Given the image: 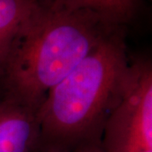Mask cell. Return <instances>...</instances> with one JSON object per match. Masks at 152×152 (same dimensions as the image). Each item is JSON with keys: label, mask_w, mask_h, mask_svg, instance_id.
<instances>
[{"label": "cell", "mask_w": 152, "mask_h": 152, "mask_svg": "<svg viewBox=\"0 0 152 152\" xmlns=\"http://www.w3.org/2000/svg\"><path fill=\"white\" fill-rule=\"evenodd\" d=\"M118 27L90 11L38 0L0 68L2 97L37 112L49 91Z\"/></svg>", "instance_id": "cell-1"}, {"label": "cell", "mask_w": 152, "mask_h": 152, "mask_svg": "<svg viewBox=\"0 0 152 152\" xmlns=\"http://www.w3.org/2000/svg\"><path fill=\"white\" fill-rule=\"evenodd\" d=\"M129 67L118 27L49 91L37 113L38 150L102 152L105 126Z\"/></svg>", "instance_id": "cell-2"}, {"label": "cell", "mask_w": 152, "mask_h": 152, "mask_svg": "<svg viewBox=\"0 0 152 152\" xmlns=\"http://www.w3.org/2000/svg\"><path fill=\"white\" fill-rule=\"evenodd\" d=\"M152 151V69L130 65L118 102L105 126L102 152Z\"/></svg>", "instance_id": "cell-3"}, {"label": "cell", "mask_w": 152, "mask_h": 152, "mask_svg": "<svg viewBox=\"0 0 152 152\" xmlns=\"http://www.w3.org/2000/svg\"><path fill=\"white\" fill-rule=\"evenodd\" d=\"M37 112L5 98L0 99V152L38 150Z\"/></svg>", "instance_id": "cell-4"}, {"label": "cell", "mask_w": 152, "mask_h": 152, "mask_svg": "<svg viewBox=\"0 0 152 152\" xmlns=\"http://www.w3.org/2000/svg\"><path fill=\"white\" fill-rule=\"evenodd\" d=\"M38 0H0V68Z\"/></svg>", "instance_id": "cell-5"}, {"label": "cell", "mask_w": 152, "mask_h": 152, "mask_svg": "<svg viewBox=\"0 0 152 152\" xmlns=\"http://www.w3.org/2000/svg\"><path fill=\"white\" fill-rule=\"evenodd\" d=\"M72 10L91 12L103 21L123 26L135 16L141 0H48Z\"/></svg>", "instance_id": "cell-6"}, {"label": "cell", "mask_w": 152, "mask_h": 152, "mask_svg": "<svg viewBox=\"0 0 152 152\" xmlns=\"http://www.w3.org/2000/svg\"><path fill=\"white\" fill-rule=\"evenodd\" d=\"M35 152H61V151H53V150H37Z\"/></svg>", "instance_id": "cell-7"}, {"label": "cell", "mask_w": 152, "mask_h": 152, "mask_svg": "<svg viewBox=\"0 0 152 152\" xmlns=\"http://www.w3.org/2000/svg\"><path fill=\"white\" fill-rule=\"evenodd\" d=\"M145 152H152V151H145Z\"/></svg>", "instance_id": "cell-8"}, {"label": "cell", "mask_w": 152, "mask_h": 152, "mask_svg": "<svg viewBox=\"0 0 152 152\" xmlns=\"http://www.w3.org/2000/svg\"><path fill=\"white\" fill-rule=\"evenodd\" d=\"M2 98V95H1V93H0V99Z\"/></svg>", "instance_id": "cell-9"}]
</instances>
